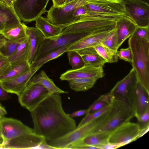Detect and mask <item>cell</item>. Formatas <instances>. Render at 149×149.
Returning <instances> with one entry per match:
<instances>
[{
  "instance_id": "cell-1",
  "label": "cell",
  "mask_w": 149,
  "mask_h": 149,
  "mask_svg": "<svg viewBox=\"0 0 149 149\" xmlns=\"http://www.w3.org/2000/svg\"><path fill=\"white\" fill-rule=\"evenodd\" d=\"M60 94H51L30 112L34 132L46 141L60 138L74 130L75 121L64 110Z\"/></svg>"
},
{
  "instance_id": "cell-43",
  "label": "cell",
  "mask_w": 149,
  "mask_h": 149,
  "mask_svg": "<svg viewBox=\"0 0 149 149\" xmlns=\"http://www.w3.org/2000/svg\"><path fill=\"white\" fill-rule=\"evenodd\" d=\"M70 149H99V148L97 147L88 145H80L74 146L72 147Z\"/></svg>"
},
{
  "instance_id": "cell-8",
  "label": "cell",
  "mask_w": 149,
  "mask_h": 149,
  "mask_svg": "<svg viewBox=\"0 0 149 149\" xmlns=\"http://www.w3.org/2000/svg\"><path fill=\"white\" fill-rule=\"evenodd\" d=\"M0 148L55 149L43 136L34 132L22 135L4 142Z\"/></svg>"
},
{
  "instance_id": "cell-21",
  "label": "cell",
  "mask_w": 149,
  "mask_h": 149,
  "mask_svg": "<svg viewBox=\"0 0 149 149\" xmlns=\"http://www.w3.org/2000/svg\"><path fill=\"white\" fill-rule=\"evenodd\" d=\"M110 134L103 132L89 134L69 146L68 149H70L72 147L74 146L88 145L96 146L99 149H102V146L108 143V139Z\"/></svg>"
},
{
  "instance_id": "cell-32",
  "label": "cell",
  "mask_w": 149,
  "mask_h": 149,
  "mask_svg": "<svg viewBox=\"0 0 149 149\" xmlns=\"http://www.w3.org/2000/svg\"><path fill=\"white\" fill-rule=\"evenodd\" d=\"M23 41H13L7 40L5 43L0 48V54L8 58L15 52L18 47Z\"/></svg>"
},
{
  "instance_id": "cell-25",
  "label": "cell",
  "mask_w": 149,
  "mask_h": 149,
  "mask_svg": "<svg viewBox=\"0 0 149 149\" xmlns=\"http://www.w3.org/2000/svg\"><path fill=\"white\" fill-rule=\"evenodd\" d=\"M24 24L21 22L0 31L7 40L13 41H22L27 37Z\"/></svg>"
},
{
  "instance_id": "cell-45",
  "label": "cell",
  "mask_w": 149,
  "mask_h": 149,
  "mask_svg": "<svg viewBox=\"0 0 149 149\" xmlns=\"http://www.w3.org/2000/svg\"><path fill=\"white\" fill-rule=\"evenodd\" d=\"M102 149H113L117 148L119 147L116 144L108 143L102 146Z\"/></svg>"
},
{
  "instance_id": "cell-44",
  "label": "cell",
  "mask_w": 149,
  "mask_h": 149,
  "mask_svg": "<svg viewBox=\"0 0 149 149\" xmlns=\"http://www.w3.org/2000/svg\"><path fill=\"white\" fill-rule=\"evenodd\" d=\"M53 6L55 7H61L65 5L67 0H52Z\"/></svg>"
},
{
  "instance_id": "cell-54",
  "label": "cell",
  "mask_w": 149,
  "mask_h": 149,
  "mask_svg": "<svg viewBox=\"0 0 149 149\" xmlns=\"http://www.w3.org/2000/svg\"><path fill=\"white\" fill-rule=\"evenodd\" d=\"M1 84V81H0V84Z\"/></svg>"
},
{
  "instance_id": "cell-19",
  "label": "cell",
  "mask_w": 149,
  "mask_h": 149,
  "mask_svg": "<svg viewBox=\"0 0 149 149\" xmlns=\"http://www.w3.org/2000/svg\"><path fill=\"white\" fill-rule=\"evenodd\" d=\"M137 26L130 19L122 17L116 22V27L119 47L125 41L132 36Z\"/></svg>"
},
{
  "instance_id": "cell-50",
  "label": "cell",
  "mask_w": 149,
  "mask_h": 149,
  "mask_svg": "<svg viewBox=\"0 0 149 149\" xmlns=\"http://www.w3.org/2000/svg\"><path fill=\"white\" fill-rule=\"evenodd\" d=\"M4 142V140L1 135L0 131V147L2 145Z\"/></svg>"
},
{
  "instance_id": "cell-42",
  "label": "cell",
  "mask_w": 149,
  "mask_h": 149,
  "mask_svg": "<svg viewBox=\"0 0 149 149\" xmlns=\"http://www.w3.org/2000/svg\"><path fill=\"white\" fill-rule=\"evenodd\" d=\"M89 112L88 109L86 110H80L76 111L70 114H69L71 117H77L86 114Z\"/></svg>"
},
{
  "instance_id": "cell-48",
  "label": "cell",
  "mask_w": 149,
  "mask_h": 149,
  "mask_svg": "<svg viewBox=\"0 0 149 149\" xmlns=\"http://www.w3.org/2000/svg\"><path fill=\"white\" fill-rule=\"evenodd\" d=\"M7 113L5 109L0 104V116H4Z\"/></svg>"
},
{
  "instance_id": "cell-26",
  "label": "cell",
  "mask_w": 149,
  "mask_h": 149,
  "mask_svg": "<svg viewBox=\"0 0 149 149\" xmlns=\"http://www.w3.org/2000/svg\"><path fill=\"white\" fill-rule=\"evenodd\" d=\"M29 51V42L27 37L20 43L15 52L8 58L10 64L17 65L28 61Z\"/></svg>"
},
{
  "instance_id": "cell-29",
  "label": "cell",
  "mask_w": 149,
  "mask_h": 149,
  "mask_svg": "<svg viewBox=\"0 0 149 149\" xmlns=\"http://www.w3.org/2000/svg\"><path fill=\"white\" fill-rule=\"evenodd\" d=\"M71 44L66 45L52 51L39 59L33 61L30 65V68L41 67L47 62L58 58L66 52L68 48Z\"/></svg>"
},
{
  "instance_id": "cell-49",
  "label": "cell",
  "mask_w": 149,
  "mask_h": 149,
  "mask_svg": "<svg viewBox=\"0 0 149 149\" xmlns=\"http://www.w3.org/2000/svg\"><path fill=\"white\" fill-rule=\"evenodd\" d=\"M6 40L7 39L2 35L0 34V48L5 43Z\"/></svg>"
},
{
  "instance_id": "cell-20",
  "label": "cell",
  "mask_w": 149,
  "mask_h": 149,
  "mask_svg": "<svg viewBox=\"0 0 149 149\" xmlns=\"http://www.w3.org/2000/svg\"><path fill=\"white\" fill-rule=\"evenodd\" d=\"M35 27L42 33L45 38L54 37L59 35L67 26L65 25H56L51 24L42 16L35 20Z\"/></svg>"
},
{
  "instance_id": "cell-11",
  "label": "cell",
  "mask_w": 149,
  "mask_h": 149,
  "mask_svg": "<svg viewBox=\"0 0 149 149\" xmlns=\"http://www.w3.org/2000/svg\"><path fill=\"white\" fill-rule=\"evenodd\" d=\"M0 131L4 142L22 135L34 132L33 129L20 121L4 116H0Z\"/></svg>"
},
{
  "instance_id": "cell-33",
  "label": "cell",
  "mask_w": 149,
  "mask_h": 149,
  "mask_svg": "<svg viewBox=\"0 0 149 149\" xmlns=\"http://www.w3.org/2000/svg\"><path fill=\"white\" fill-rule=\"evenodd\" d=\"M70 65L73 70L81 68L85 65L80 55L76 51L68 50L66 52Z\"/></svg>"
},
{
  "instance_id": "cell-23",
  "label": "cell",
  "mask_w": 149,
  "mask_h": 149,
  "mask_svg": "<svg viewBox=\"0 0 149 149\" xmlns=\"http://www.w3.org/2000/svg\"><path fill=\"white\" fill-rule=\"evenodd\" d=\"M21 22L13 7L0 4V31Z\"/></svg>"
},
{
  "instance_id": "cell-51",
  "label": "cell",
  "mask_w": 149,
  "mask_h": 149,
  "mask_svg": "<svg viewBox=\"0 0 149 149\" xmlns=\"http://www.w3.org/2000/svg\"><path fill=\"white\" fill-rule=\"evenodd\" d=\"M74 0H67L65 3V4H68V3L70 2H71Z\"/></svg>"
},
{
  "instance_id": "cell-2",
  "label": "cell",
  "mask_w": 149,
  "mask_h": 149,
  "mask_svg": "<svg viewBox=\"0 0 149 149\" xmlns=\"http://www.w3.org/2000/svg\"><path fill=\"white\" fill-rule=\"evenodd\" d=\"M128 43L132 53V68L138 81L149 93V40L132 36Z\"/></svg>"
},
{
  "instance_id": "cell-38",
  "label": "cell",
  "mask_w": 149,
  "mask_h": 149,
  "mask_svg": "<svg viewBox=\"0 0 149 149\" xmlns=\"http://www.w3.org/2000/svg\"><path fill=\"white\" fill-rule=\"evenodd\" d=\"M132 36L149 40V27L137 26Z\"/></svg>"
},
{
  "instance_id": "cell-34",
  "label": "cell",
  "mask_w": 149,
  "mask_h": 149,
  "mask_svg": "<svg viewBox=\"0 0 149 149\" xmlns=\"http://www.w3.org/2000/svg\"><path fill=\"white\" fill-rule=\"evenodd\" d=\"M109 106L110 104L105 106L96 111L91 113H88L81 120L77 127L82 126L91 120L98 117L108 109Z\"/></svg>"
},
{
  "instance_id": "cell-3",
  "label": "cell",
  "mask_w": 149,
  "mask_h": 149,
  "mask_svg": "<svg viewBox=\"0 0 149 149\" xmlns=\"http://www.w3.org/2000/svg\"><path fill=\"white\" fill-rule=\"evenodd\" d=\"M133 117L134 114L126 102L112 95L106 116L91 134L103 132L110 134L118 127L130 121Z\"/></svg>"
},
{
  "instance_id": "cell-46",
  "label": "cell",
  "mask_w": 149,
  "mask_h": 149,
  "mask_svg": "<svg viewBox=\"0 0 149 149\" xmlns=\"http://www.w3.org/2000/svg\"><path fill=\"white\" fill-rule=\"evenodd\" d=\"M0 4L9 7H13V3L12 0H0Z\"/></svg>"
},
{
  "instance_id": "cell-55",
  "label": "cell",
  "mask_w": 149,
  "mask_h": 149,
  "mask_svg": "<svg viewBox=\"0 0 149 149\" xmlns=\"http://www.w3.org/2000/svg\"><path fill=\"white\" fill-rule=\"evenodd\" d=\"M16 0H15V1H16Z\"/></svg>"
},
{
  "instance_id": "cell-17",
  "label": "cell",
  "mask_w": 149,
  "mask_h": 149,
  "mask_svg": "<svg viewBox=\"0 0 149 149\" xmlns=\"http://www.w3.org/2000/svg\"><path fill=\"white\" fill-rule=\"evenodd\" d=\"M30 47L28 61L29 64L33 61L38 49L45 38L42 32L36 27H29L24 24Z\"/></svg>"
},
{
  "instance_id": "cell-18",
  "label": "cell",
  "mask_w": 149,
  "mask_h": 149,
  "mask_svg": "<svg viewBox=\"0 0 149 149\" xmlns=\"http://www.w3.org/2000/svg\"><path fill=\"white\" fill-rule=\"evenodd\" d=\"M111 30L93 34L84 37L71 44L68 48L67 51H77L101 44L102 41Z\"/></svg>"
},
{
  "instance_id": "cell-53",
  "label": "cell",
  "mask_w": 149,
  "mask_h": 149,
  "mask_svg": "<svg viewBox=\"0 0 149 149\" xmlns=\"http://www.w3.org/2000/svg\"><path fill=\"white\" fill-rule=\"evenodd\" d=\"M12 1L13 3L15 1V0H12Z\"/></svg>"
},
{
  "instance_id": "cell-9",
  "label": "cell",
  "mask_w": 149,
  "mask_h": 149,
  "mask_svg": "<svg viewBox=\"0 0 149 149\" xmlns=\"http://www.w3.org/2000/svg\"><path fill=\"white\" fill-rule=\"evenodd\" d=\"M127 17L138 27H149V4L139 0H123Z\"/></svg>"
},
{
  "instance_id": "cell-4",
  "label": "cell",
  "mask_w": 149,
  "mask_h": 149,
  "mask_svg": "<svg viewBox=\"0 0 149 149\" xmlns=\"http://www.w3.org/2000/svg\"><path fill=\"white\" fill-rule=\"evenodd\" d=\"M108 109L101 115L84 125L77 127L64 135L47 141L49 146L57 149H68L69 146L91 133L96 127L106 116Z\"/></svg>"
},
{
  "instance_id": "cell-30",
  "label": "cell",
  "mask_w": 149,
  "mask_h": 149,
  "mask_svg": "<svg viewBox=\"0 0 149 149\" xmlns=\"http://www.w3.org/2000/svg\"><path fill=\"white\" fill-rule=\"evenodd\" d=\"M101 44L116 54L119 47L118 37L116 27L111 31L102 40Z\"/></svg>"
},
{
  "instance_id": "cell-35",
  "label": "cell",
  "mask_w": 149,
  "mask_h": 149,
  "mask_svg": "<svg viewBox=\"0 0 149 149\" xmlns=\"http://www.w3.org/2000/svg\"><path fill=\"white\" fill-rule=\"evenodd\" d=\"M90 14V12L84 5L79 7L74 11L73 13L74 23L81 19L89 16Z\"/></svg>"
},
{
  "instance_id": "cell-12",
  "label": "cell",
  "mask_w": 149,
  "mask_h": 149,
  "mask_svg": "<svg viewBox=\"0 0 149 149\" xmlns=\"http://www.w3.org/2000/svg\"><path fill=\"white\" fill-rule=\"evenodd\" d=\"M84 6L91 12L127 17L123 0H95Z\"/></svg>"
},
{
  "instance_id": "cell-13",
  "label": "cell",
  "mask_w": 149,
  "mask_h": 149,
  "mask_svg": "<svg viewBox=\"0 0 149 149\" xmlns=\"http://www.w3.org/2000/svg\"><path fill=\"white\" fill-rule=\"evenodd\" d=\"M149 93L138 80L131 96L132 110L134 117L137 118L149 110Z\"/></svg>"
},
{
  "instance_id": "cell-10",
  "label": "cell",
  "mask_w": 149,
  "mask_h": 149,
  "mask_svg": "<svg viewBox=\"0 0 149 149\" xmlns=\"http://www.w3.org/2000/svg\"><path fill=\"white\" fill-rule=\"evenodd\" d=\"M140 130L137 123L130 121L126 122L110 134L108 143L116 144L119 147L123 146L138 139Z\"/></svg>"
},
{
  "instance_id": "cell-28",
  "label": "cell",
  "mask_w": 149,
  "mask_h": 149,
  "mask_svg": "<svg viewBox=\"0 0 149 149\" xmlns=\"http://www.w3.org/2000/svg\"><path fill=\"white\" fill-rule=\"evenodd\" d=\"M98 79L95 78H75L67 81L71 89L76 92L84 91L91 88Z\"/></svg>"
},
{
  "instance_id": "cell-40",
  "label": "cell",
  "mask_w": 149,
  "mask_h": 149,
  "mask_svg": "<svg viewBox=\"0 0 149 149\" xmlns=\"http://www.w3.org/2000/svg\"><path fill=\"white\" fill-rule=\"evenodd\" d=\"M10 65L8 58L0 54V75Z\"/></svg>"
},
{
  "instance_id": "cell-16",
  "label": "cell",
  "mask_w": 149,
  "mask_h": 149,
  "mask_svg": "<svg viewBox=\"0 0 149 149\" xmlns=\"http://www.w3.org/2000/svg\"><path fill=\"white\" fill-rule=\"evenodd\" d=\"M137 80L136 72L132 68L127 75L117 82L109 93L125 102L128 91L135 86Z\"/></svg>"
},
{
  "instance_id": "cell-27",
  "label": "cell",
  "mask_w": 149,
  "mask_h": 149,
  "mask_svg": "<svg viewBox=\"0 0 149 149\" xmlns=\"http://www.w3.org/2000/svg\"><path fill=\"white\" fill-rule=\"evenodd\" d=\"M28 61L17 65H10L0 75V81H5L17 77L30 69Z\"/></svg>"
},
{
  "instance_id": "cell-37",
  "label": "cell",
  "mask_w": 149,
  "mask_h": 149,
  "mask_svg": "<svg viewBox=\"0 0 149 149\" xmlns=\"http://www.w3.org/2000/svg\"><path fill=\"white\" fill-rule=\"evenodd\" d=\"M136 118L140 130L149 126V110L142 114Z\"/></svg>"
},
{
  "instance_id": "cell-36",
  "label": "cell",
  "mask_w": 149,
  "mask_h": 149,
  "mask_svg": "<svg viewBox=\"0 0 149 149\" xmlns=\"http://www.w3.org/2000/svg\"><path fill=\"white\" fill-rule=\"evenodd\" d=\"M116 54L120 59L131 63L132 62V53L129 47L126 48H122L119 51L118 50Z\"/></svg>"
},
{
  "instance_id": "cell-14",
  "label": "cell",
  "mask_w": 149,
  "mask_h": 149,
  "mask_svg": "<svg viewBox=\"0 0 149 149\" xmlns=\"http://www.w3.org/2000/svg\"><path fill=\"white\" fill-rule=\"evenodd\" d=\"M40 68H31L17 77L1 81V84L8 93L15 94L18 96L26 88L33 76Z\"/></svg>"
},
{
  "instance_id": "cell-15",
  "label": "cell",
  "mask_w": 149,
  "mask_h": 149,
  "mask_svg": "<svg viewBox=\"0 0 149 149\" xmlns=\"http://www.w3.org/2000/svg\"><path fill=\"white\" fill-rule=\"evenodd\" d=\"M104 75L103 67H94L85 65L79 68L70 70L62 74L60 78L61 80L68 81L75 78H95L98 79Z\"/></svg>"
},
{
  "instance_id": "cell-6",
  "label": "cell",
  "mask_w": 149,
  "mask_h": 149,
  "mask_svg": "<svg viewBox=\"0 0 149 149\" xmlns=\"http://www.w3.org/2000/svg\"><path fill=\"white\" fill-rule=\"evenodd\" d=\"M50 94L42 85L29 81L18 96L21 105L30 112Z\"/></svg>"
},
{
  "instance_id": "cell-41",
  "label": "cell",
  "mask_w": 149,
  "mask_h": 149,
  "mask_svg": "<svg viewBox=\"0 0 149 149\" xmlns=\"http://www.w3.org/2000/svg\"><path fill=\"white\" fill-rule=\"evenodd\" d=\"M10 98L8 93L2 87L0 84V99L7 100Z\"/></svg>"
},
{
  "instance_id": "cell-5",
  "label": "cell",
  "mask_w": 149,
  "mask_h": 149,
  "mask_svg": "<svg viewBox=\"0 0 149 149\" xmlns=\"http://www.w3.org/2000/svg\"><path fill=\"white\" fill-rule=\"evenodd\" d=\"M49 0H16L13 3L15 12L21 20L30 22L47 12Z\"/></svg>"
},
{
  "instance_id": "cell-22",
  "label": "cell",
  "mask_w": 149,
  "mask_h": 149,
  "mask_svg": "<svg viewBox=\"0 0 149 149\" xmlns=\"http://www.w3.org/2000/svg\"><path fill=\"white\" fill-rule=\"evenodd\" d=\"M81 56L85 65L94 67H103L106 61L96 52L93 47L76 51Z\"/></svg>"
},
{
  "instance_id": "cell-52",
  "label": "cell",
  "mask_w": 149,
  "mask_h": 149,
  "mask_svg": "<svg viewBox=\"0 0 149 149\" xmlns=\"http://www.w3.org/2000/svg\"><path fill=\"white\" fill-rule=\"evenodd\" d=\"M140 0V1H142L145 2L146 3H147L149 4V0Z\"/></svg>"
},
{
  "instance_id": "cell-24",
  "label": "cell",
  "mask_w": 149,
  "mask_h": 149,
  "mask_svg": "<svg viewBox=\"0 0 149 149\" xmlns=\"http://www.w3.org/2000/svg\"><path fill=\"white\" fill-rule=\"evenodd\" d=\"M33 82L40 84L45 87L50 94H66L68 92L61 89L49 78L44 70L34 76L29 80Z\"/></svg>"
},
{
  "instance_id": "cell-39",
  "label": "cell",
  "mask_w": 149,
  "mask_h": 149,
  "mask_svg": "<svg viewBox=\"0 0 149 149\" xmlns=\"http://www.w3.org/2000/svg\"><path fill=\"white\" fill-rule=\"evenodd\" d=\"M108 104H108L104 100L100 97L88 109V113H91L96 111Z\"/></svg>"
},
{
  "instance_id": "cell-31",
  "label": "cell",
  "mask_w": 149,
  "mask_h": 149,
  "mask_svg": "<svg viewBox=\"0 0 149 149\" xmlns=\"http://www.w3.org/2000/svg\"><path fill=\"white\" fill-rule=\"evenodd\" d=\"M97 52L108 63H114L118 61V57L116 54L101 44L93 46Z\"/></svg>"
},
{
  "instance_id": "cell-47",
  "label": "cell",
  "mask_w": 149,
  "mask_h": 149,
  "mask_svg": "<svg viewBox=\"0 0 149 149\" xmlns=\"http://www.w3.org/2000/svg\"><path fill=\"white\" fill-rule=\"evenodd\" d=\"M149 129V126L142 129L140 130L138 139L141 137L147 132L148 131Z\"/></svg>"
},
{
  "instance_id": "cell-7",
  "label": "cell",
  "mask_w": 149,
  "mask_h": 149,
  "mask_svg": "<svg viewBox=\"0 0 149 149\" xmlns=\"http://www.w3.org/2000/svg\"><path fill=\"white\" fill-rule=\"evenodd\" d=\"M90 35L87 33H80L45 38L38 49L33 61L39 59L52 51L66 45L72 44Z\"/></svg>"
}]
</instances>
